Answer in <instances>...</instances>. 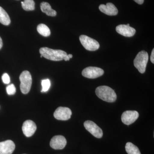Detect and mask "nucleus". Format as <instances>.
Returning a JSON list of instances; mask_svg holds the SVG:
<instances>
[{
	"instance_id": "obj_2",
	"label": "nucleus",
	"mask_w": 154,
	"mask_h": 154,
	"mask_svg": "<svg viewBox=\"0 0 154 154\" xmlns=\"http://www.w3.org/2000/svg\"><path fill=\"white\" fill-rule=\"evenodd\" d=\"M96 94L100 99L108 102H114L117 98L115 91L108 86L98 87L96 90Z\"/></svg>"
},
{
	"instance_id": "obj_20",
	"label": "nucleus",
	"mask_w": 154,
	"mask_h": 154,
	"mask_svg": "<svg viewBox=\"0 0 154 154\" xmlns=\"http://www.w3.org/2000/svg\"><path fill=\"white\" fill-rule=\"evenodd\" d=\"M42 92H46L49 90L51 86L50 81L48 79H44L42 81Z\"/></svg>"
},
{
	"instance_id": "obj_19",
	"label": "nucleus",
	"mask_w": 154,
	"mask_h": 154,
	"mask_svg": "<svg viewBox=\"0 0 154 154\" xmlns=\"http://www.w3.org/2000/svg\"><path fill=\"white\" fill-rule=\"evenodd\" d=\"M21 4L22 8L25 11H32L35 9V2L33 0H25Z\"/></svg>"
},
{
	"instance_id": "obj_25",
	"label": "nucleus",
	"mask_w": 154,
	"mask_h": 154,
	"mask_svg": "<svg viewBox=\"0 0 154 154\" xmlns=\"http://www.w3.org/2000/svg\"><path fill=\"white\" fill-rule=\"evenodd\" d=\"M3 46V42L2 40V38H1V37H0V49L2 48V47Z\"/></svg>"
},
{
	"instance_id": "obj_10",
	"label": "nucleus",
	"mask_w": 154,
	"mask_h": 154,
	"mask_svg": "<svg viewBox=\"0 0 154 154\" xmlns=\"http://www.w3.org/2000/svg\"><path fill=\"white\" fill-rule=\"evenodd\" d=\"M66 139L63 136L57 135L54 137L51 140V147L54 149H62L66 146Z\"/></svg>"
},
{
	"instance_id": "obj_21",
	"label": "nucleus",
	"mask_w": 154,
	"mask_h": 154,
	"mask_svg": "<svg viewBox=\"0 0 154 154\" xmlns=\"http://www.w3.org/2000/svg\"><path fill=\"white\" fill-rule=\"evenodd\" d=\"M7 94L9 95H13L15 94L16 92V89L14 84L9 85L6 88Z\"/></svg>"
},
{
	"instance_id": "obj_27",
	"label": "nucleus",
	"mask_w": 154,
	"mask_h": 154,
	"mask_svg": "<svg viewBox=\"0 0 154 154\" xmlns=\"http://www.w3.org/2000/svg\"><path fill=\"white\" fill-rule=\"evenodd\" d=\"M40 57H42V55H41V56H40Z\"/></svg>"
},
{
	"instance_id": "obj_3",
	"label": "nucleus",
	"mask_w": 154,
	"mask_h": 154,
	"mask_svg": "<svg viewBox=\"0 0 154 154\" xmlns=\"http://www.w3.org/2000/svg\"><path fill=\"white\" fill-rule=\"evenodd\" d=\"M148 60V54L145 51L139 52L134 59V66L140 73H144L145 72Z\"/></svg>"
},
{
	"instance_id": "obj_9",
	"label": "nucleus",
	"mask_w": 154,
	"mask_h": 154,
	"mask_svg": "<svg viewBox=\"0 0 154 154\" xmlns=\"http://www.w3.org/2000/svg\"><path fill=\"white\" fill-rule=\"evenodd\" d=\"M72 111L68 107H58L54 113L56 119L60 120H67L71 118Z\"/></svg>"
},
{
	"instance_id": "obj_4",
	"label": "nucleus",
	"mask_w": 154,
	"mask_h": 154,
	"mask_svg": "<svg viewBox=\"0 0 154 154\" xmlns=\"http://www.w3.org/2000/svg\"><path fill=\"white\" fill-rule=\"evenodd\" d=\"M20 90L22 94H26L29 93L32 85V79L30 72L28 71L22 72L19 77Z\"/></svg>"
},
{
	"instance_id": "obj_13",
	"label": "nucleus",
	"mask_w": 154,
	"mask_h": 154,
	"mask_svg": "<svg viewBox=\"0 0 154 154\" xmlns=\"http://www.w3.org/2000/svg\"><path fill=\"white\" fill-rule=\"evenodd\" d=\"M15 149L13 141L7 140L0 142V154H12Z\"/></svg>"
},
{
	"instance_id": "obj_8",
	"label": "nucleus",
	"mask_w": 154,
	"mask_h": 154,
	"mask_svg": "<svg viewBox=\"0 0 154 154\" xmlns=\"http://www.w3.org/2000/svg\"><path fill=\"white\" fill-rule=\"evenodd\" d=\"M139 116V113L135 110H127L122 115V121L126 125H130L135 122Z\"/></svg>"
},
{
	"instance_id": "obj_17",
	"label": "nucleus",
	"mask_w": 154,
	"mask_h": 154,
	"mask_svg": "<svg viewBox=\"0 0 154 154\" xmlns=\"http://www.w3.org/2000/svg\"><path fill=\"white\" fill-rule=\"evenodd\" d=\"M37 30L38 33L42 36L47 37L49 36L51 34V31L47 25L43 24H40L37 26Z\"/></svg>"
},
{
	"instance_id": "obj_22",
	"label": "nucleus",
	"mask_w": 154,
	"mask_h": 154,
	"mask_svg": "<svg viewBox=\"0 0 154 154\" xmlns=\"http://www.w3.org/2000/svg\"><path fill=\"white\" fill-rule=\"evenodd\" d=\"M2 80L3 83L5 84H8L10 82V78L9 75L8 74L4 73L2 76Z\"/></svg>"
},
{
	"instance_id": "obj_6",
	"label": "nucleus",
	"mask_w": 154,
	"mask_h": 154,
	"mask_svg": "<svg viewBox=\"0 0 154 154\" xmlns=\"http://www.w3.org/2000/svg\"><path fill=\"white\" fill-rule=\"evenodd\" d=\"M102 69L96 67H88L83 70L82 75L88 79H94L101 76L104 74Z\"/></svg>"
},
{
	"instance_id": "obj_11",
	"label": "nucleus",
	"mask_w": 154,
	"mask_h": 154,
	"mask_svg": "<svg viewBox=\"0 0 154 154\" xmlns=\"http://www.w3.org/2000/svg\"><path fill=\"white\" fill-rule=\"evenodd\" d=\"M22 129L23 133L25 136L30 137L36 131V125L34 122L32 120H27L23 123Z\"/></svg>"
},
{
	"instance_id": "obj_5",
	"label": "nucleus",
	"mask_w": 154,
	"mask_h": 154,
	"mask_svg": "<svg viewBox=\"0 0 154 154\" xmlns=\"http://www.w3.org/2000/svg\"><path fill=\"white\" fill-rule=\"evenodd\" d=\"M79 39L83 46L87 50L94 51L99 49L100 47V45L98 42L86 35H81Z\"/></svg>"
},
{
	"instance_id": "obj_14",
	"label": "nucleus",
	"mask_w": 154,
	"mask_h": 154,
	"mask_svg": "<svg viewBox=\"0 0 154 154\" xmlns=\"http://www.w3.org/2000/svg\"><path fill=\"white\" fill-rule=\"evenodd\" d=\"M99 9L102 13L108 16H116L118 13L117 8L111 3H107L106 5H100Z\"/></svg>"
},
{
	"instance_id": "obj_7",
	"label": "nucleus",
	"mask_w": 154,
	"mask_h": 154,
	"mask_svg": "<svg viewBox=\"0 0 154 154\" xmlns=\"http://www.w3.org/2000/svg\"><path fill=\"white\" fill-rule=\"evenodd\" d=\"M85 128L95 137L101 138L103 136L102 129L93 121L88 120L84 122Z\"/></svg>"
},
{
	"instance_id": "obj_26",
	"label": "nucleus",
	"mask_w": 154,
	"mask_h": 154,
	"mask_svg": "<svg viewBox=\"0 0 154 154\" xmlns=\"http://www.w3.org/2000/svg\"><path fill=\"white\" fill-rule=\"evenodd\" d=\"M68 56H69V57L70 58V59L72 58L73 57V56L71 54H68Z\"/></svg>"
},
{
	"instance_id": "obj_1",
	"label": "nucleus",
	"mask_w": 154,
	"mask_h": 154,
	"mask_svg": "<svg viewBox=\"0 0 154 154\" xmlns=\"http://www.w3.org/2000/svg\"><path fill=\"white\" fill-rule=\"evenodd\" d=\"M39 53L43 57L53 61L69 60L68 54L60 50H54L47 47H42L39 49Z\"/></svg>"
},
{
	"instance_id": "obj_16",
	"label": "nucleus",
	"mask_w": 154,
	"mask_h": 154,
	"mask_svg": "<svg viewBox=\"0 0 154 154\" xmlns=\"http://www.w3.org/2000/svg\"><path fill=\"white\" fill-rule=\"evenodd\" d=\"M11 22L8 14L2 8L0 7V23L5 25H8Z\"/></svg>"
},
{
	"instance_id": "obj_24",
	"label": "nucleus",
	"mask_w": 154,
	"mask_h": 154,
	"mask_svg": "<svg viewBox=\"0 0 154 154\" xmlns=\"http://www.w3.org/2000/svg\"><path fill=\"white\" fill-rule=\"evenodd\" d=\"M134 1L139 5H142L143 4L144 0H134Z\"/></svg>"
},
{
	"instance_id": "obj_18",
	"label": "nucleus",
	"mask_w": 154,
	"mask_h": 154,
	"mask_svg": "<svg viewBox=\"0 0 154 154\" xmlns=\"http://www.w3.org/2000/svg\"><path fill=\"white\" fill-rule=\"evenodd\" d=\"M125 148L126 151L128 154H141L138 148L131 143H127Z\"/></svg>"
},
{
	"instance_id": "obj_15",
	"label": "nucleus",
	"mask_w": 154,
	"mask_h": 154,
	"mask_svg": "<svg viewBox=\"0 0 154 154\" xmlns=\"http://www.w3.org/2000/svg\"><path fill=\"white\" fill-rule=\"evenodd\" d=\"M41 11L48 16L55 17L57 15L56 11L51 8L49 3L42 2L40 4Z\"/></svg>"
},
{
	"instance_id": "obj_23",
	"label": "nucleus",
	"mask_w": 154,
	"mask_h": 154,
	"mask_svg": "<svg viewBox=\"0 0 154 154\" xmlns=\"http://www.w3.org/2000/svg\"><path fill=\"white\" fill-rule=\"evenodd\" d=\"M151 61L152 63H154V49H153L152 51L151 55L150 56Z\"/></svg>"
},
{
	"instance_id": "obj_12",
	"label": "nucleus",
	"mask_w": 154,
	"mask_h": 154,
	"mask_svg": "<svg viewBox=\"0 0 154 154\" xmlns=\"http://www.w3.org/2000/svg\"><path fill=\"white\" fill-rule=\"evenodd\" d=\"M116 30L117 33L125 37H131L136 33L135 29L130 27L129 24L118 25L116 28Z\"/></svg>"
}]
</instances>
